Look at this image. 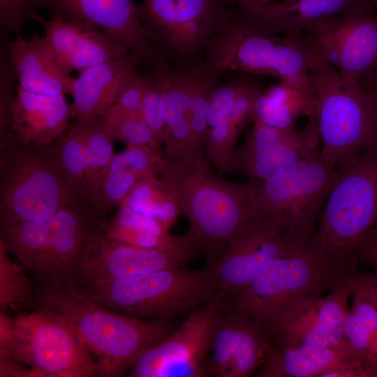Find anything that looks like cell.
<instances>
[{"label":"cell","mask_w":377,"mask_h":377,"mask_svg":"<svg viewBox=\"0 0 377 377\" xmlns=\"http://www.w3.org/2000/svg\"><path fill=\"white\" fill-rule=\"evenodd\" d=\"M161 175L176 196L207 265L253 218L254 182L235 183L216 175L209 163L161 151Z\"/></svg>","instance_id":"cell-1"},{"label":"cell","mask_w":377,"mask_h":377,"mask_svg":"<svg viewBox=\"0 0 377 377\" xmlns=\"http://www.w3.org/2000/svg\"><path fill=\"white\" fill-rule=\"evenodd\" d=\"M36 308L52 313L77 333L98 364L100 376H123L174 330L172 320H142L92 303L73 286L36 284Z\"/></svg>","instance_id":"cell-2"},{"label":"cell","mask_w":377,"mask_h":377,"mask_svg":"<svg viewBox=\"0 0 377 377\" xmlns=\"http://www.w3.org/2000/svg\"><path fill=\"white\" fill-rule=\"evenodd\" d=\"M357 265L330 256L313 239L293 244L269 261L224 309L240 312L259 323L274 341L278 323L300 300L322 295L346 283Z\"/></svg>","instance_id":"cell-3"},{"label":"cell","mask_w":377,"mask_h":377,"mask_svg":"<svg viewBox=\"0 0 377 377\" xmlns=\"http://www.w3.org/2000/svg\"><path fill=\"white\" fill-rule=\"evenodd\" d=\"M108 223L90 206H75L40 220L0 223V242L36 285L72 286L89 245Z\"/></svg>","instance_id":"cell-4"},{"label":"cell","mask_w":377,"mask_h":377,"mask_svg":"<svg viewBox=\"0 0 377 377\" xmlns=\"http://www.w3.org/2000/svg\"><path fill=\"white\" fill-rule=\"evenodd\" d=\"M0 376H100L91 353L72 327L36 309L12 317L0 312Z\"/></svg>","instance_id":"cell-5"},{"label":"cell","mask_w":377,"mask_h":377,"mask_svg":"<svg viewBox=\"0 0 377 377\" xmlns=\"http://www.w3.org/2000/svg\"><path fill=\"white\" fill-rule=\"evenodd\" d=\"M202 60L208 71L219 75L237 71L276 77L316 100L305 46L296 38L274 33L237 8Z\"/></svg>","instance_id":"cell-6"},{"label":"cell","mask_w":377,"mask_h":377,"mask_svg":"<svg viewBox=\"0 0 377 377\" xmlns=\"http://www.w3.org/2000/svg\"><path fill=\"white\" fill-rule=\"evenodd\" d=\"M73 287L92 303L142 320H172L218 296L209 266L197 270L172 267Z\"/></svg>","instance_id":"cell-7"},{"label":"cell","mask_w":377,"mask_h":377,"mask_svg":"<svg viewBox=\"0 0 377 377\" xmlns=\"http://www.w3.org/2000/svg\"><path fill=\"white\" fill-rule=\"evenodd\" d=\"M309 55L320 155L330 165L341 168L377 142V106L358 82Z\"/></svg>","instance_id":"cell-8"},{"label":"cell","mask_w":377,"mask_h":377,"mask_svg":"<svg viewBox=\"0 0 377 377\" xmlns=\"http://www.w3.org/2000/svg\"><path fill=\"white\" fill-rule=\"evenodd\" d=\"M87 205L72 191L51 144H22L0 151V223L36 221Z\"/></svg>","instance_id":"cell-9"},{"label":"cell","mask_w":377,"mask_h":377,"mask_svg":"<svg viewBox=\"0 0 377 377\" xmlns=\"http://www.w3.org/2000/svg\"><path fill=\"white\" fill-rule=\"evenodd\" d=\"M377 224V142L338 168L313 241L332 258L353 263L357 242Z\"/></svg>","instance_id":"cell-10"},{"label":"cell","mask_w":377,"mask_h":377,"mask_svg":"<svg viewBox=\"0 0 377 377\" xmlns=\"http://www.w3.org/2000/svg\"><path fill=\"white\" fill-rule=\"evenodd\" d=\"M337 174L320 151L265 180L253 182V217L281 219L290 242H311Z\"/></svg>","instance_id":"cell-11"},{"label":"cell","mask_w":377,"mask_h":377,"mask_svg":"<svg viewBox=\"0 0 377 377\" xmlns=\"http://www.w3.org/2000/svg\"><path fill=\"white\" fill-rule=\"evenodd\" d=\"M234 10L229 0H142L138 5L147 33L173 66L201 59Z\"/></svg>","instance_id":"cell-12"},{"label":"cell","mask_w":377,"mask_h":377,"mask_svg":"<svg viewBox=\"0 0 377 377\" xmlns=\"http://www.w3.org/2000/svg\"><path fill=\"white\" fill-rule=\"evenodd\" d=\"M105 229L89 245L72 286L114 280L172 267H184L201 252L188 230L163 245L142 248L108 237Z\"/></svg>","instance_id":"cell-13"},{"label":"cell","mask_w":377,"mask_h":377,"mask_svg":"<svg viewBox=\"0 0 377 377\" xmlns=\"http://www.w3.org/2000/svg\"><path fill=\"white\" fill-rule=\"evenodd\" d=\"M219 296L190 313L183 323L147 350L131 367L132 377L209 376V360L217 317Z\"/></svg>","instance_id":"cell-14"},{"label":"cell","mask_w":377,"mask_h":377,"mask_svg":"<svg viewBox=\"0 0 377 377\" xmlns=\"http://www.w3.org/2000/svg\"><path fill=\"white\" fill-rule=\"evenodd\" d=\"M293 244L281 219L253 218L223 254L207 265L212 269L220 302L239 293L269 261L285 254Z\"/></svg>","instance_id":"cell-15"},{"label":"cell","mask_w":377,"mask_h":377,"mask_svg":"<svg viewBox=\"0 0 377 377\" xmlns=\"http://www.w3.org/2000/svg\"><path fill=\"white\" fill-rule=\"evenodd\" d=\"M301 128H278L253 122L242 145L235 149L230 172L261 182L320 151L316 117Z\"/></svg>","instance_id":"cell-16"},{"label":"cell","mask_w":377,"mask_h":377,"mask_svg":"<svg viewBox=\"0 0 377 377\" xmlns=\"http://www.w3.org/2000/svg\"><path fill=\"white\" fill-rule=\"evenodd\" d=\"M294 38L353 82L377 66V12L323 22Z\"/></svg>","instance_id":"cell-17"},{"label":"cell","mask_w":377,"mask_h":377,"mask_svg":"<svg viewBox=\"0 0 377 377\" xmlns=\"http://www.w3.org/2000/svg\"><path fill=\"white\" fill-rule=\"evenodd\" d=\"M50 16L87 22L109 34L147 70L168 61L157 50L140 17L134 0H37Z\"/></svg>","instance_id":"cell-18"},{"label":"cell","mask_w":377,"mask_h":377,"mask_svg":"<svg viewBox=\"0 0 377 377\" xmlns=\"http://www.w3.org/2000/svg\"><path fill=\"white\" fill-rule=\"evenodd\" d=\"M257 377H377V362L349 343L338 347L273 342Z\"/></svg>","instance_id":"cell-19"},{"label":"cell","mask_w":377,"mask_h":377,"mask_svg":"<svg viewBox=\"0 0 377 377\" xmlns=\"http://www.w3.org/2000/svg\"><path fill=\"white\" fill-rule=\"evenodd\" d=\"M347 281L325 296L306 298L292 305L278 323L273 342L318 347L348 343L343 331L351 296Z\"/></svg>","instance_id":"cell-20"},{"label":"cell","mask_w":377,"mask_h":377,"mask_svg":"<svg viewBox=\"0 0 377 377\" xmlns=\"http://www.w3.org/2000/svg\"><path fill=\"white\" fill-rule=\"evenodd\" d=\"M272 343L256 321L240 312L221 307L213 334L209 376H253Z\"/></svg>","instance_id":"cell-21"},{"label":"cell","mask_w":377,"mask_h":377,"mask_svg":"<svg viewBox=\"0 0 377 377\" xmlns=\"http://www.w3.org/2000/svg\"><path fill=\"white\" fill-rule=\"evenodd\" d=\"M43 28V40L57 65L70 74L128 53L109 34L87 22L50 16H38Z\"/></svg>","instance_id":"cell-22"},{"label":"cell","mask_w":377,"mask_h":377,"mask_svg":"<svg viewBox=\"0 0 377 377\" xmlns=\"http://www.w3.org/2000/svg\"><path fill=\"white\" fill-rule=\"evenodd\" d=\"M236 8L274 33L291 38L323 22L376 12L366 0H283Z\"/></svg>","instance_id":"cell-23"},{"label":"cell","mask_w":377,"mask_h":377,"mask_svg":"<svg viewBox=\"0 0 377 377\" xmlns=\"http://www.w3.org/2000/svg\"><path fill=\"white\" fill-rule=\"evenodd\" d=\"M161 151L126 146L122 151L114 154L89 186L88 200L92 209L107 216L140 179L161 175Z\"/></svg>","instance_id":"cell-24"},{"label":"cell","mask_w":377,"mask_h":377,"mask_svg":"<svg viewBox=\"0 0 377 377\" xmlns=\"http://www.w3.org/2000/svg\"><path fill=\"white\" fill-rule=\"evenodd\" d=\"M197 61L165 67L161 103L163 151L175 156L207 162L194 144L190 126V101Z\"/></svg>","instance_id":"cell-25"},{"label":"cell","mask_w":377,"mask_h":377,"mask_svg":"<svg viewBox=\"0 0 377 377\" xmlns=\"http://www.w3.org/2000/svg\"><path fill=\"white\" fill-rule=\"evenodd\" d=\"M139 66L137 58L128 53L80 71L71 94L72 119L103 117L121 88L138 72Z\"/></svg>","instance_id":"cell-26"},{"label":"cell","mask_w":377,"mask_h":377,"mask_svg":"<svg viewBox=\"0 0 377 377\" xmlns=\"http://www.w3.org/2000/svg\"><path fill=\"white\" fill-rule=\"evenodd\" d=\"M71 104L65 95H43L17 86L11 108L14 136L22 144L50 145L68 128Z\"/></svg>","instance_id":"cell-27"},{"label":"cell","mask_w":377,"mask_h":377,"mask_svg":"<svg viewBox=\"0 0 377 377\" xmlns=\"http://www.w3.org/2000/svg\"><path fill=\"white\" fill-rule=\"evenodd\" d=\"M3 51L22 89L43 95L71 94L74 78L57 65L43 36L25 39L17 35Z\"/></svg>","instance_id":"cell-28"},{"label":"cell","mask_w":377,"mask_h":377,"mask_svg":"<svg viewBox=\"0 0 377 377\" xmlns=\"http://www.w3.org/2000/svg\"><path fill=\"white\" fill-rule=\"evenodd\" d=\"M316 101L292 84L279 82L262 89L252 110L251 121L278 128L295 126L303 116L316 117Z\"/></svg>","instance_id":"cell-29"},{"label":"cell","mask_w":377,"mask_h":377,"mask_svg":"<svg viewBox=\"0 0 377 377\" xmlns=\"http://www.w3.org/2000/svg\"><path fill=\"white\" fill-rule=\"evenodd\" d=\"M51 147L71 188L82 201L89 205L87 182L88 164L82 122L73 120L65 131L51 143Z\"/></svg>","instance_id":"cell-30"},{"label":"cell","mask_w":377,"mask_h":377,"mask_svg":"<svg viewBox=\"0 0 377 377\" xmlns=\"http://www.w3.org/2000/svg\"><path fill=\"white\" fill-rule=\"evenodd\" d=\"M119 205L154 218L170 229L182 213L176 196L158 176L140 179Z\"/></svg>","instance_id":"cell-31"},{"label":"cell","mask_w":377,"mask_h":377,"mask_svg":"<svg viewBox=\"0 0 377 377\" xmlns=\"http://www.w3.org/2000/svg\"><path fill=\"white\" fill-rule=\"evenodd\" d=\"M105 228V235L114 240L142 248H154L172 236L170 229L156 219L119 205Z\"/></svg>","instance_id":"cell-32"},{"label":"cell","mask_w":377,"mask_h":377,"mask_svg":"<svg viewBox=\"0 0 377 377\" xmlns=\"http://www.w3.org/2000/svg\"><path fill=\"white\" fill-rule=\"evenodd\" d=\"M8 253L0 242V309L6 313L34 310L36 308L35 281Z\"/></svg>","instance_id":"cell-33"},{"label":"cell","mask_w":377,"mask_h":377,"mask_svg":"<svg viewBox=\"0 0 377 377\" xmlns=\"http://www.w3.org/2000/svg\"><path fill=\"white\" fill-rule=\"evenodd\" d=\"M81 121L87 157V182L89 193L91 183L114 155L113 143L116 138L111 126L103 117Z\"/></svg>","instance_id":"cell-34"},{"label":"cell","mask_w":377,"mask_h":377,"mask_svg":"<svg viewBox=\"0 0 377 377\" xmlns=\"http://www.w3.org/2000/svg\"><path fill=\"white\" fill-rule=\"evenodd\" d=\"M103 117L111 126L116 140L126 146L162 150V140L145 121L140 111L128 112L111 106Z\"/></svg>","instance_id":"cell-35"},{"label":"cell","mask_w":377,"mask_h":377,"mask_svg":"<svg viewBox=\"0 0 377 377\" xmlns=\"http://www.w3.org/2000/svg\"><path fill=\"white\" fill-rule=\"evenodd\" d=\"M241 132L226 119L209 128L205 142L206 158L221 172H230L235 143Z\"/></svg>","instance_id":"cell-36"},{"label":"cell","mask_w":377,"mask_h":377,"mask_svg":"<svg viewBox=\"0 0 377 377\" xmlns=\"http://www.w3.org/2000/svg\"><path fill=\"white\" fill-rule=\"evenodd\" d=\"M168 64H164L147 70L149 84L139 110L145 121L162 142L164 126L161 115V103L165 84V70Z\"/></svg>","instance_id":"cell-37"},{"label":"cell","mask_w":377,"mask_h":377,"mask_svg":"<svg viewBox=\"0 0 377 377\" xmlns=\"http://www.w3.org/2000/svg\"><path fill=\"white\" fill-rule=\"evenodd\" d=\"M249 82L242 79H234L224 84H219L209 102V128L217 126L227 118Z\"/></svg>","instance_id":"cell-38"},{"label":"cell","mask_w":377,"mask_h":377,"mask_svg":"<svg viewBox=\"0 0 377 377\" xmlns=\"http://www.w3.org/2000/svg\"><path fill=\"white\" fill-rule=\"evenodd\" d=\"M37 0H0V25L4 35H19L23 24L35 20Z\"/></svg>","instance_id":"cell-39"},{"label":"cell","mask_w":377,"mask_h":377,"mask_svg":"<svg viewBox=\"0 0 377 377\" xmlns=\"http://www.w3.org/2000/svg\"><path fill=\"white\" fill-rule=\"evenodd\" d=\"M148 84L147 71L137 72L121 88L111 106L128 112L139 111Z\"/></svg>","instance_id":"cell-40"},{"label":"cell","mask_w":377,"mask_h":377,"mask_svg":"<svg viewBox=\"0 0 377 377\" xmlns=\"http://www.w3.org/2000/svg\"><path fill=\"white\" fill-rule=\"evenodd\" d=\"M343 334L350 345L359 353L377 362L374 355L367 328L349 309L345 317L343 326Z\"/></svg>","instance_id":"cell-41"},{"label":"cell","mask_w":377,"mask_h":377,"mask_svg":"<svg viewBox=\"0 0 377 377\" xmlns=\"http://www.w3.org/2000/svg\"><path fill=\"white\" fill-rule=\"evenodd\" d=\"M350 310L367 328L371 350L377 358V306L364 295L354 293Z\"/></svg>","instance_id":"cell-42"},{"label":"cell","mask_w":377,"mask_h":377,"mask_svg":"<svg viewBox=\"0 0 377 377\" xmlns=\"http://www.w3.org/2000/svg\"><path fill=\"white\" fill-rule=\"evenodd\" d=\"M347 283L351 295L354 293H360L377 306V267L371 273L353 272L348 277Z\"/></svg>","instance_id":"cell-43"},{"label":"cell","mask_w":377,"mask_h":377,"mask_svg":"<svg viewBox=\"0 0 377 377\" xmlns=\"http://www.w3.org/2000/svg\"><path fill=\"white\" fill-rule=\"evenodd\" d=\"M353 256L358 262L377 267V224L355 245Z\"/></svg>","instance_id":"cell-44"},{"label":"cell","mask_w":377,"mask_h":377,"mask_svg":"<svg viewBox=\"0 0 377 377\" xmlns=\"http://www.w3.org/2000/svg\"><path fill=\"white\" fill-rule=\"evenodd\" d=\"M358 82L377 106V66L362 75Z\"/></svg>","instance_id":"cell-45"},{"label":"cell","mask_w":377,"mask_h":377,"mask_svg":"<svg viewBox=\"0 0 377 377\" xmlns=\"http://www.w3.org/2000/svg\"><path fill=\"white\" fill-rule=\"evenodd\" d=\"M274 2V0H229L230 5H236V7L263 6Z\"/></svg>","instance_id":"cell-46"},{"label":"cell","mask_w":377,"mask_h":377,"mask_svg":"<svg viewBox=\"0 0 377 377\" xmlns=\"http://www.w3.org/2000/svg\"><path fill=\"white\" fill-rule=\"evenodd\" d=\"M366 1L377 12V0H366Z\"/></svg>","instance_id":"cell-47"}]
</instances>
